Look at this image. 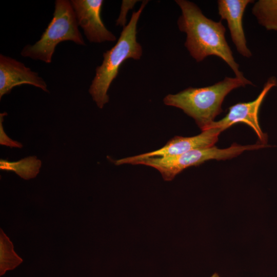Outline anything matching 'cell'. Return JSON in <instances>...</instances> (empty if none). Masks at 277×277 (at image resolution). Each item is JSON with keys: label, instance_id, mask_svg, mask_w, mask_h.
Here are the masks:
<instances>
[{"label": "cell", "instance_id": "4fadbf2b", "mask_svg": "<svg viewBox=\"0 0 277 277\" xmlns=\"http://www.w3.org/2000/svg\"><path fill=\"white\" fill-rule=\"evenodd\" d=\"M23 259L14 251L13 245L2 228L0 230V275L15 269Z\"/></svg>", "mask_w": 277, "mask_h": 277}, {"label": "cell", "instance_id": "5b68a950", "mask_svg": "<svg viewBox=\"0 0 277 277\" xmlns=\"http://www.w3.org/2000/svg\"><path fill=\"white\" fill-rule=\"evenodd\" d=\"M67 41L85 45L70 1L56 0L53 18L40 39L33 45L25 46L21 54L50 64L56 46Z\"/></svg>", "mask_w": 277, "mask_h": 277}, {"label": "cell", "instance_id": "7a4b0ae2", "mask_svg": "<svg viewBox=\"0 0 277 277\" xmlns=\"http://www.w3.org/2000/svg\"><path fill=\"white\" fill-rule=\"evenodd\" d=\"M246 85H253L248 80L225 77L211 86L202 88L189 87L164 98L166 105L182 109L192 117L203 131L209 129L215 117L222 111V105L226 96L232 90Z\"/></svg>", "mask_w": 277, "mask_h": 277}, {"label": "cell", "instance_id": "7c38bea8", "mask_svg": "<svg viewBox=\"0 0 277 277\" xmlns=\"http://www.w3.org/2000/svg\"><path fill=\"white\" fill-rule=\"evenodd\" d=\"M252 12L266 30L277 31V0H259L254 3Z\"/></svg>", "mask_w": 277, "mask_h": 277}, {"label": "cell", "instance_id": "277c9868", "mask_svg": "<svg viewBox=\"0 0 277 277\" xmlns=\"http://www.w3.org/2000/svg\"><path fill=\"white\" fill-rule=\"evenodd\" d=\"M260 144L242 146L236 143L225 149L214 146L205 149L193 150L186 153L165 157H140L137 155L114 161L116 165L122 164L143 165L157 169L165 181L172 180L185 169L196 166L210 160H225L236 157L246 150L265 147Z\"/></svg>", "mask_w": 277, "mask_h": 277}, {"label": "cell", "instance_id": "3957f363", "mask_svg": "<svg viewBox=\"0 0 277 277\" xmlns=\"http://www.w3.org/2000/svg\"><path fill=\"white\" fill-rule=\"evenodd\" d=\"M148 2L143 1L139 9L133 12L129 22L123 28L116 43L104 52L102 63L95 69L89 92L100 109L109 102L108 90L122 64L129 58L140 60L142 55V47L136 39V28L141 14Z\"/></svg>", "mask_w": 277, "mask_h": 277}, {"label": "cell", "instance_id": "52a82bcc", "mask_svg": "<svg viewBox=\"0 0 277 277\" xmlns=\"http://www.w3.org/2000/svg\"><path fill=\"white\" fill-rule=\"evenodd\" d=\"M78 26L91 43L113 42L116 36L108 30L101 18L102 0H71Z\"/></svg>", "mask_w": 277, "mask_h": 277}, {"label": "cell", "instance_id": "6da1fadb", "mask_svg": "<svg viewBox=\"0 0 277 277\" xmlns=\"http://www.w3.org/2000/svg\"><path fill=\"white\" fill-rule=\"evenodd\" d=\"M175 2L182 11L177 21L178 27L187 35L185 46L190 55L197 62L208 56H218L231 68L236 77L247 80L234 60L225 38L226 28L221 22L207 18L193 2L186 0H176Z\"/></svg>", "mask_w": 277, "mask_h": 277}, {"label": "cell", "instance_id": "9a60e30c", "mask_svg": "<svg viewBox=\"0 0 277 277\" xmlns=\"http://www.w3.org/2000/svg\"><path fill=\"white\" fill-rule=\"evenodd\" d=\"M137 1H123L122 2L121 12L116 21V25L123 28L126 25V15L128 11L131 9L137 2Z\"/></svg>", "mask_w": 277, "mask_h": 277}, {"label": "cell", "instance_id": "2e32d148", "mask_svg": "<svg viewBox=\"0 0 277 277\" xmlns=\"http://www.w3.org/2000/svg\"><path fill=\"white\" fill-rule=\"evenodd\" d=\"M210 277H221L218 273H214Z\"/></svg>", "mask_w": 277, "mask_h": 277}, {"label": "cell", "instance_id": "ba28073f", "mask_svg": "<svg viewBox=\"0 0 277 277\" xmlns=\"http://www.w3.org/2000/svg\"><path fill=\"white\" fill-rule=\"evenodd\" d=\"M28 84L49 92L47 85L38 74L24 63L0 54V99L15 87Z\"/></svg>", "mask_w": 277, "mask_h": 277}, {"label": "cell", "instance_id": "5bb4252c", "mask_svg": "<svg viewBox=\"0 0 277 277\" xmlns=\"http://www.w3.org/2000/svg\"><path fill=\"white\" fill-rule=\"evenodd\" d=\"M7 114V112L1 113L0 114V144L11 148H22L23 145L21 143L14 141L9 137L4 131L3 126V122L4 116Z\"/></svg>", "mask_w": 277, "mask_h": 277}, {"label": "cell", "instance_id": "8fae6325", "mask_svg": "<svg viewBox=\"0 0 277 277\" xmlns=\"http://www.w3.org/2000/svg\"><path fill=\"white\" fill-rule=\"evenodd\" d=\"M42 162L36 156H29L15 162L1 159V170L13 171L22 179L34 178L39 172Z\"/></svg>", "mask_w": 277, "mask_h": 277}, {"label": "cell", "instance_id": "30bf717a", "mask_svg": "<svg viewBox=\"0 0 277 277\" xmlns=\"http://www.w3.org/2000/svg\"><path fill=\"white\" fill-rule=\"evenodd\" d=\"M251 0H219L217 7L219 14L222 19L227 22L232 41L238 52L245 57L252 55L247 46L243 26V16L248 4L253 3Z\"/></svg>", "mask_w": 277, "mask_h": 277}, {"label": "cell", "instance_id": "9c48e42d", "mask_svg": "<svg viewBox=\"0 0 277 277\" xmlns=\"http://www.w3.org/2000/svg\"><path fill=\"white\" fill-rule=\"evenodd\" d=\"M220 128H212L191 137L176 136L159 149L137 155L140 157H165L179 155L195 150L214 146L223 131Z\"/></svg>", "mask_w": 277, "mask_h": 277}, {"label": "cell", "instance_id": "8992f818", "mask_svg": "<svg viewBox=\"0 0 277 277\" xmlns=\"http://www.w3.org/2000/svg\"><path fill=\"white\" fill-rule=\"evenodd\" d=\"M277 86L275 77H270L265 83L263 90L253 101L246 103H239L229 108V112L226 115L217 122H213L209 129L220 128L226 130L233 125L243 123L250 127L263 145L267 143V136L262 132L259 122V111L261 104L268 92L274 86Z\"/></svg>", "mask_w": 277, "mask_h": 277}]
</instances>
